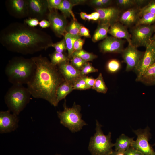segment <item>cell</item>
<instances>
[{"instance_id": "6da1fadb", "label": "cell", "mask_w": 155, "mask_h": 155, "mask_svg": "<svg viewBox=\"0 0 155 155\" xmlns=\"http://www.w3.org/2000/svg\"><path fill=\"white\" fill-rule=\"evenodd\" d=\"M0 42L8 50L23 55L46 50L53 43L45 32L17 22L10 24L1 31Z\"/></svg>"}, {"instance_id": "7a4b0ae2", "label": "cell", "mask_w": 155, "mask_h": 155, "mask_svg": "<svg viewBox=\"0 0 155 155\" xmlns=\"http://www.w3.org/2000/svg\"><path fill=\"white\" fill-rule=\"evenodd\" d=\"M31 58L35 64V69L27 88L33 97L45 100L51 105L57 106V89L64 79L57 66L46 57L40 55Z\"/></svg>"}, {"instance_id": "3957f363", "label": "cell", "mask_w": 155, "mask_h": 155, "mask_svg": "<svg viewBox=\"0 0 155 155\" xmlns=\"http://www.w3.org/2000/svg\"><path fill=\"white\" fill-rule=\"evenodd\" d=\"M35 67L31 58L17 57L9 61L5 72L8 81L13 85L27 84L34 75Z\"/></svg>"}, {"instance_id": "277c9868", "label": "cell", "mask_w": 155, "mask_h": 155, "mask_svg": "<svg viewBox=\"0 0 155 155\" xmlns=\"http://www.w3.org/2000/svg\"><path fill=\"white\" fill-rule=\"evenodd\" d=\"M31 96L23 85H13L5 96V102L8 110L18 115L29 103Z\"/></svg>"}, {"instance_id": "5b68a950", "label": "cell", "mask_w": 155, "mask_h": 155, "mask_svg": "<svg viewBox=\"0 0 155 155\" xmlns=\"http://www.w3.org/2000/svg\"><path fill=\"white\" fill-rule=\"evenodd\" d=\"M102 126L96 120V133L91 137L88 150L92 155H110L114 144L111 142V133L105 135L102 130Z\"/></svg>"}, {"instance_id": "8992f818", "label": "cell", "mask_w": 155, "mask_h": 155, "mask_svg": "<svg viewBox=\"0 0 155 155\" xmlns=\"http://www.w3.org/2000/svg\"><path fill=\"white\" fill-rule=\"evenodd\" d=\"M63 106V111H57L61 124L68 128L73 133L80 131L84 126L87 125L82 119L80 105L74 103L72 107L68 108L65 101Z\"/></svg>"}, {"instance_id": "52a82bcc", "label": "cell", "mask_w": 155, "mask_h": 155, "mask_svg": "<svg viewBox=\"0 0 155 155\" xmlns=\"http://www.w3.org/2000/svg\"><path fill=\"white\" fill-rule=\"evenodd\" d=\"M155 31L154 25L135 26L131 31V44L137 48L146 47L151 44V38Z\"/></svg>"}, {"instance_id": "ba28073f", "label": "cell", "mask_w": 155, "mask_h": 155, "mask_svg": "<svg viewBox=\"0 0 155 155\" xmlns=\"http://www.w3.org/2000/svg\"><path fill=\"white\" fill-rule=\"evenodd\" d=\"M137 136L136 140H134L131 147L140 152L144 155H155V152L149 143L151 136L149 128L133 130Z\"/></svg>"}, {"instance_id": "9c48e42d", "label": "cell", "mask_w": 155, "mask_h": 155, "mask_svg": "<svg viewBox=\"0 0 155 155\" xmlns=\"http://www.w3.org/2000/svg\"><path fill=\"white\" fill-rule=\"evenodd\" d=\"M144 52L140 51L131 44L124 49L121 54L123 61L126 64V71H134L136 68Z\"/></svg>"}, {"instance_id": "30bf717a", "label": "cell", "mask_w": 155, "mask_h": 155, "mask_svg": "<svg viewBox=\"0 0 155 155\" xmlns=\"http://www.w3.org/2000/svg\"><path fill=\"white\" fill-rule=\"evenodd\" d=\"M155 63V47L151 44L146 47L145 51L136 69L135 81L138 82L147 70Z\"/></svg>"}, {"instance_id": "8fae6325", "label": "cell", "mask_w": 155, "mask_h": 155, "mask_svg": "<svg viewBox=\"0 0 155 155\" xmlns=\"http://www.w3.org/2000/svg\"><path fill=\"white\" fill-rule=\"evenodd\" d=\"M47 19L50 24L51 28L58 37L64 36L67 33V22L65 17L56 10L49 9Z\"/></svg>"}, {"instance_id": "7c38bea8", "label": "cell", "mask_w": 155, "mask_h": 155, "mask_svg": "<svg viewBox=\"0 0 155 155\" xmlns=\"http://www.w3.org/2000/svg\"><path fill=\"white\" fill-rule=\"evenodd\" d=\"M28 17L39 20L47 19L49 9L47 0H28Z\"/></svg>"}, {"instance_id": "4fadbf2b", "label": "cell", "mask_w": 155, "mask_h": 155, "mask_svg": "<svg viewBox=\"0 0 155 155\" xmlns=\"http://www.w3.org/2000/svg\"><path fill=\"white\" fill-rule=\"evenodd\" d=\"M6 6L9 13L18 18L28 17V0H9L6 1Z\"/></svg>"}, {"instance_id": "5bb4252c", "label": "cell", "mask_w": 155, "mask_h": 155, "mask_svg": "<svg viewBox=\"0 0 155 155\" xmlns=\"http://www.w3.org/2000/svg\"><path fill=\"white\" fill-rule=\"evenodd\" d=\"M19 119L17 115L11 113L8 110L0 112V133L1 134L11 132L18 127Z\"/></svg>"}, {"instance_id": "9a60e30c", "label": "cell", "mask_w": 155, "mask_h": 155, "mask_svg": "<svg viewBox=\"0 0 155 155\" xmlns=\"http://www.w3.org/2000/svg\"><path fill=\"white\" fill-rule=\"evenodd\" d=\"M96 11L99 14V24H109L110 25L119 22L121 11L114 7H98Z\"/></svg>"}, {"instance_id": "2e32d148", "label": "cell", "mask_w": 155, "mask_h": 155, "mask_svg": "<svg viewBox=\"0 0 155 155\" xmlns=\"http://www.w3.org/2000/svg\"><path fill=\"white\" fill-rule=\"evenodd\" d=\"M125 41L112 36H107L100 44V51L103 53H121L124 49Z\"/></svg>"}, {"instance_id": "e0dca14e", "label": "cell", "mask_w": 155, "mask_h": 155, "mask_svg": "<svg viewBox=\"0 0 155 155\" xmlns=\"http://www.w3.org/2000/svg\"><path fill=\"white\" fill-rule=\"evenodd\" d=\"M57 67L65 80L73 84L77 79L82 77L80 71L75 68L69 61L58 65Z\"/></svg>"}, {"instance_id": "ac0fdd59", "label": "cell", "mask_w": 155, "mask_h": 155, "mask_svg": "<svg viewBox=\"0 0 155 155\" xmlns=\"http://www.w3.org/2000/svg\"><path fill=\"white\" fill-rule=\"evenodd\" d=\"M108 33L115 38L126 40L129 44H131V35L129 32L127 27L119 22L111 25Z\"/></svg>"}, {"instance_id": "d6986e66", "label": "cell", "mask_w": 155, "mask_h": 155, "mask_svg": "<svg viewBox=\"0 0 155 155\" xmlns=\"http://www.w3.org/2000/svg\"><path fill=\"white\" fill-rule=\"evenodd\" d=\"M139 11V9L136 8L129 9L120 15L119 22L126 27L136 25L140 18Z\"/></svg>"}, {"instance_id": "ffe728a7", "label": "cell", "mask_w": 155, "mask_h": 155, "mask_svg": "<svg viewBox=\"0 0 155 155\" xmlns=\"http://www.w3.org/2000/svg\"><path fill=\"white\" fill-rule=\"evenodd\" d=\"M73 84L64 81L58 87L57 92L56 104L65 98L66 96L73 90Z\"/></svg>"}, {"instance_id": "44dd1931", "label": "cell", "mask_w": 155, "mask_h": 155, "mask_svg": "<svg viewBox=\"0 0 155 155\" xmlns=\"http://www.w3.org/2000/svg\"><path fill=\"white\" fill-rule=\"evenodd\" d=\"M134 137H130L124 134H122L117 139L114 143L115 150L125 151L131 147Z\"/></svg>"}, {"instance_id": "7402d4cb", "label": "cell", "mask_w": 155, "mask_h": 155, "mask_svg": "<svg viewBox=\"0 0 155 155\" xmlns=\"http://www.w3.org/2000/svg\"><path fill=\"white\" fill-rule=\"evenodd\" d=\"M138 82L147 86L155 85V63L147 70Z\"/></svg>"}, {"instance_id": "603a6c76", "label": "cell", "mask_w": 155, "mask_h": 155, "mask_svg": "<svg viewBox=\"0 0 155 155\" xmlns=\"http://www.w3.org/2000/svg\"><path fill=\"white\" fill-rule=\"evenodd\" d=\"M110 25L109 24H99L92 37L94 42L104 39L107 36Z\"/></svg>"}, {"instance_id": "cb8c5ba5", "label": "cell", "mask_w": 155, "mask_h": 155, "mask_svg": "<svg viewBox=\"0 0 155 155\" xmlns=\"http://www.w3.org/2000/svg\"><path fill=\"white\" fill-rule=\"evenodd\" d=\"M66 49L68 52V58H72V55L74 52L73 46L75 41L81 38L80 35H73L67 32L64 35Z\"/></svg>"}, {"instance_id": "d4e9b609", "label": "cell", "mask_w": 155, "mask_h": 155, "mask_svg": "<svg viewBox=\"0 0 155 155\" xmlns=\"http://www.w3.org/2000/svg\"><path fill=\"white\" fill-rule=\"evenodd\" d=\"M73 6L70 1L63 0L57 9L60 10L65 17L71 16L73 20H77L72 11Z\"/></svg>"}, {"instance_id": "484cf974", "label": "cell", "mask_w": 155, "mask_h": 155, "mask_svg": "<svg viewBox=\"0 0 155 155\" xmlns=\"http://www.w3.org/2000/svg\"><path fill=\"white\" fill-rule=\"evenodd\" d=\"M92 89L98 92L103 94H105L107 92L108 88L104 82L101 73H100L96 79L94 85Z\"/></svg>"}, {"instance_id": "4316f807", "label": "cell", "mask_w": 155, "mask_h": 155, "mask_svg": "<svg viewBox=\"0 0 155 155\" xmlns=\"http://www.w3.org/2000/svg\"><path fill=\"white\" fill-rule=\"evenodd\" d=\"M51 62L53 65L57 66L64 62L69 61V59L63 53L55 51L50 55Z\"/></svg>"}, {"instance_id": "83f0119b", "label": "cell", "mask_w": 155, "mask_h": 155, "mask_svg": "<svg viewBox=\"0 0 155 155\" xmlns=\"http://www.w3.org/2000/svg\"><path fill=\"white\" fill-rule=\"evenodd\" d=\"M147 0H117V4L123 7H131L133 6L141 5L146 3Z\"/></svg>"}, {"instance_id": "f1b7e54d", "label": "cell", "mask_w": 155, "mask_h": 155, "mask_svg": "<svg viewBox=\"0 0 155 155\" xmlns=\"http://www.w3.org/2000/svg\"><path fill=\"white\" fill-rule=\"evenodd\" d=\"M155 22V14L147 13L140 18L135 26L151 25Z\"/></svg>"}, {"instance_id": "f546056e", "label": "cell", "mask_w": 155, "mask_h": 155, "mask_svg": "<svg viewBox=\"0 0 155 155\" xmlns=\"http://www.w3.org/2000/svg\"><path fill=\"white\" fill-rule=\"evenodd\" d=\"M73 56L79 57L87 62L92 61L97 57L96 55L82 49L79 51H74L72 55V58Z\"/></svg>"}, {"instance_id": "4dcf8cb0", "label": "cell", "mask_w": 155, "mask_h": 155, "mask_svg": "<svg viewBox=\"0 0 155 155\" xmlns=\"http://www.w3.org/2000/svg\"><path fill=\"white\" fill-rule=\"evenodd\" d=\"M147 13L155 14V0L149 2L146 5L139 9V16L140 18Z\"/></svg>"}, {"instance_id": "1f68e13d", "label": "cell", "mask_w": 155, "mask_h": 155, "mask_svg": "<svg viewBox=\"0 0 155 155\" xmlns=\"http://www.w3.org/2000/svg\"><path fill=\"white\" fill-rule=\"evenodd\" d=\"M121 65L119 61L116 59H112L107 63L106 68L108 71L112 73L118 71L121 68Z\"/></svg>"}, {"instance_id": "d6a6232c", "label": "cell", "mask_w": 155, "mask_h": 155, "mask_svg": "<svg viewBox=\"0 0 155 155\" xmlns=\"http://www.w3.org/2000/svg\"><path fill=\"white\" fill-rule=\"evenodd\" d=\"M81 26L77 20H73L67 28V32L73 35H80V30Z\"/></svg>"}, {"instance_id": "836d02e7", "label": "cell", "mask_w": 155, "mask_h": 155, "mask_svg": "<svg viewBox=\"0 0 155 155\" xmlns=\"http://www.w3.org/2000/svg\"><path fill=\"white\" fill-rule=\"evenodd\" d=\"M73 85L74 90H85L91 88L87 85L82 77L75 80Z\"/></svg>"}, {"instance_id": "e575fe53", "label": "cell", "mask_w": 155, "mask_h": 155, "mask_svg": "<svg viewBox=\"0 0 155 155\" xmlns=\"http://www.w3.org/2000/svg\"><path fill=\"white\" fill-rule=\"evenodd\" d=\"M71 60V64L75 68L81 71L85 64L87 62L77 56H73Z\"/></svg>"}, {"instance_id": "d590c367", "label": "cell", "mask_w": 155, "mask_h": 155, "mask_svg": "<svg viewBox=\"0 0 155 155\" xmlns=\"http://www.w3.org/2000/svg\"><path fill=\"white\" fill-rule=\"evenodd\" d=\"M98 70L93 66L91 64L87 62L80 71L81 75L83 76L90 73L98 72Z\"/></svg>"}, {"instance_id": "8d00e7d4", "label": "cell", "mask_w": 155, "mask_h": 155, "mask_svg": "<svg viewBox=\"0 0 155 155\" xmlns=\"http://www.w3.org/2000/svg\"><path fill=\"white\" fill-rule=\"evenodd\" d=\"M50 47H53L55 49V51L58 53H63L66 49V45L64 38L60 41L51 44Z\"/></svg>"}, {"instance_id": "74e56055", "label": "cell", "mask_w": 155, "mask_h": 155, "mask_svg": "<svg viewBox=\"0 0 155 155\" xmlns=\"http://www.w3.org/2000/svg\"><path fill=\"white\" fill-rule=\"evenodd\" d=\"M39 22V20L37 19L30 17H28L24 20V23L32 28H35L38 25Z\"/></svg>"}, {"instance_id": "f35d334b", "label": "cell", "mask_w": 155, "mask_h": 155, "mask_svg": "<svg viewBox=\"0 0 155 155\" xmlns=\"http://www.w3.org/2000/svg\"><path fill=\"white\" fill-rule=\"evenodd\" d=\"M63 0H47L49 9H57Z\"/></svg>"}, {"instance_id": "ab89813d", "label": "cell", "mask_w": 155, "mask_h": 155, "mask_svg": "<svg viewBox=\"0 0 155 155\" xmlns=\"http://www.w3.org/2000/svg\"><path fill=\"white\" fill-rule=\"evenodd\" d=\"M84 42V40L81 38L75 41L74 44V52L82 50Z\"/></svg>"}, {"instance_id": "60d3db41", "label": "cell", "mask_w": 155, "mask_h": 155, "mask_svg": "<svg viewBox=\"0 0 155 155\" xmlns=\"http://www.w3.org/2000/svg\"><path fill=\"white\" fill-rule=\"evenodd\" d=\"M83 79L84 80L87 85L92 88L94 86L96 79L91 77H88L86 75L82 77Z\"/></svg>"}, {"instance_id": "b9f144b4", "label": "cell", "mask_w": 155, "mask_h": 155, "mask_svg": "<svg viewBox=\"0 0 155 155\" xmlns=\"http://www.w3.org/2000/svg\"><path fill=\"white\" fill-rule=\"evenodd\" d=\"M125 155H144L140 151L131 147L125 151Z\"/></svg>"}, {"instance_id": "7bdbcfd3", "label": "cell", "mask_w": 155, "mask_h": 155, "mask_svg": "<svg viewBox=\"0 0 155 155\" xmlns=\"http://www.w3.org/2000/svg\"><path fill=\"white\" fill-rule=\"evenodd\" d=\"M80 35L86 37H90V35L89 30L86 27L81 26L80 32Z\"/></svg>"}, {"instance_id": "ee69618b", "label": "cell", "mask_w": 155, "mask_h": 155, "mask_svg": "<svg viewBox=\"0 0 155 155\" xmlns=\"http://www.w3.org/2000/svg\"><path fill=\"white\" fill-rule=\"evenodd\" d=\"M39 26L42 28H46L50 27V24L49 20L44 19L39 22Z\"/></svg>"}, {"instance_id": "f6af8a7d", "label": "cell", "mask_w": 155, "mask_h": 155, "mask_svg": "<svg viewBox=\"0 0 155 155\" xmlns=\"http://www.w3.org/2000/svg\"><path fill=\"white\" fill-rule=\"evenodd\" d=\"M80 16L83 20L90 21L92 20L93 17L91 14H87L84 12H81L80 13Z\"/></svg>"}, {"instance_id": "bcb514c9", "label": "cell", "mask_w": 155, "mask_h": 155, "mask_svg": "<svg viewBox=\"0 0 155 155\" xmlns=\"http://www.w3.org/2000/svg\"><path fill=\"white\" fill-rule=\"evenodd\" d=\"M92 4L98 7H103V6L100 0H93L91 1Z\"/></svg>"}, {"instance_id": "7dc6e473", "label": "cell", "mask_w": 155, "mask_h": 155, "mask_svg": "<svg viewBox=\"0 0 155 155\" xmlns=\"http://www.w3.org/2000/svg\"><path fill=\"white\" fill-rule=\"evenodd\" d=\"M110 155H125V151L122 150L116 151L113 150Z\"/></svg>"}, {"instance_id": "c3c4849f", "label": "cell", "mask_w": 155, "mask_h": 155, "mask_svg": "<svg viewBox=\"0 0 155 155\" xmlns=\"http://www.w3.org/2000/svg\"><path fill=\"white\" fill-rule=\"evenodd\" d=\"M93 17L92 20L94 21L98 20L100 15L99 13L96 11L92 12L91 13Z\"/></svg>"}, {"instance_id": "681fc988", "label": "cell", "mask_w": 155, "mask_h": 155, "mask_svg": "<svg viewBox=\"0 0 155 155\" xmlns=\"http://www.w3.org/2000/svg\"><path fill=\"white\" fill-rule=\"evenodd\" d=\"M103 7L108 5H110L112 1L110 0H100Z\"/></svg>"}, {"instance_id": "f907efd6", "label": "cell", "mask_w": 155, "mask_h": 155, "mask_svg": "<svg viewBox=\"0 0 155 155\" xmlns=\"http://www.w3.org/2000/svg\"><path fill=\"white\" fill-rule=\"evenodd\" d=\"M151 44L155 47V32L151 38Z\"/></svg>"}, {"instance_id": "816d5d0a", "label": "cell", "mask_w": 155, "mask_h": 155, "mask_svg": "<svg viewBox=\"0 0 155 155\" xmlns=\"http://www.w3.org/2000/svg\"><path fill=\"white\" fill-rule=\"evenodd\" d=\"M55 155H61V154H55Z\"/></svg>"}, {"instance_id": "f5cc1de1", "label": "cell", "mask_w": 155, "mask_h": 155, "mask_svg": "<svg viewBox=\"0 0 155 155\" xmlns=\"http://www.w3.org/2000/svg\"></svg>"}]
</instances>
